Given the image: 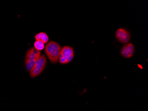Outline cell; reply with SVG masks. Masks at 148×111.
<instances>
[{
	"label": "cell",
	"mask_w": 148,
	"mask_h": 111,
	"mask_svg": "<svg viewBox=\"0 0 148 111\" xmlns=\"http://www.w3.org/2000/svg\"><path fill=\"white\" fill-rule=\"evenodd\" d=\"M61 49V46L54 41H51L46 45L45 52L51 63H56L59 61Z\"/></svg>",
	"instance_id": "1"
},
{
	"label": "cell",
	"mask_w": 148,
	"mask_h": 111,
	"mask_svg": "<svg viewBox=\"0 0 148 111\" xmlns=\"http://www.w3.org/2000/svg\"><path fill=\"white\" fill-rule=\"evenodd\" d=\"M41 55V51L37 50L35 48L29 49L26 53L25 58L26 68L30 71L33 67Z\"/></svg>",
	"instance_id": "2"
},
{
	"label": "cell",
	"mask_w": 148,
	"mask_h": 111,
	"mask_svg": "<svg viewBox=\"0 0 148 111\" xmlns=\"http://www.w3.org/2000/svg\"><path fill=\"white\" fill-rule=\"evenodd\" d=\"M46 64L47 59L45 56L44 55H41L30 70L31 77L34 78L41 74L45 68Z\"/></svg>",
	"instance_id": "3"
},
{
	"label": "cell",
	"mask_w": 148,
	"mask_h": 111,
	"mask_svg": "<svg viewBox=\"0 0 148 111\" xmlns=\"http://www.w3.org/2000/svg\"><path fill=\"white\" fill-rule=\"evenodd\" d=\"M75 56L74 50L71 47L66 46L60 50L59 61L62 64H66L72 61Z\"/></svg>",
	"instance_id": "4"
},
{
	"label": "cell",
	"mask_w": 148,
	"mask_h": 111,
	"mask_svg": "<svg viewBox=\"0 0 148 111\" xmlns=\"http://www.w3.org/2000/svg\"><path fill=\"white\" fill-rule=\"evenodd\" d=\"M116 36L118 41L123 44L128 43L130 41V33L128 31L123 28H120L117 31Z\"/></svg>",
	"instance_id": "5"
},
{
	"label": "cell",
	"mask_w": 148,
	"mask_h": 111,
	"mask_svg": "<svg viewBox=\"0 0 148 111\" xmlns=\"http://www.w3.org/2000/svg\"><path fill=\"white\" fill-rule=\"evenodd\" d=\"M135 48L132 43H129L123 46L121 50V54L125 58H129L132 57L134 53Z\"/></svg>",
	"instance_id": "6"
},
{
	"label": "cell",
	"mask_w": 148,
	"mask_h": 111,
	"mask_svg": "<svg viewBox=\"0 0 148 111\" xmlns=\"http://www.w3.org/2000/svg\"><path fill=\"white\" fill-rule=\"evenodd\" d=\"M35 39L36 41H41L44 44L49 41V37L46 33L44 32H40L35 36Z\"/></svg>",
	"instance_id": "7"
},
{
	"label": "cell",
	"mask_w": 148,
	"mask_h": 111,
	"mask_svg": "<svg viewBox=\"0 0 148 111\" xmlns=\"http://www.w3.org/2000/svg\"><path fill=\"white\" fill-rule=\"evenodd\" d=\"M34 48L37 50H42L45 48V44L41 41H36L34 43Z\"/></svg>",
	"instance_id": "8"
}]
</instances>
